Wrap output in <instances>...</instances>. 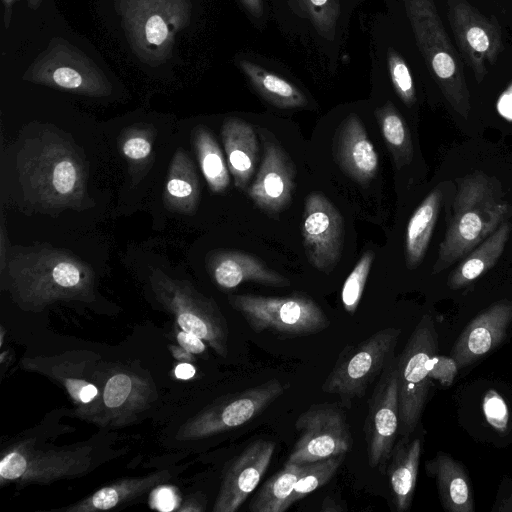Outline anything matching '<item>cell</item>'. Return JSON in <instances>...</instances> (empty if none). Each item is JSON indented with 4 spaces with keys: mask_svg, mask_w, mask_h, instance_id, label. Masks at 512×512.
I'll return each instance as SVG.
<instances>
[{
    "mask_svg": "<svg viewBox=\"0 0 512 512\" xmlns=\"http://www.w3.org/2000/svg\"><path fill=\"white\" fill-rule=\"evenodd\" d=\"M460 370L456 360L450 356L434 355L430 362V377L443 386H450Z\"/></svg>",
    "mask_w": 512,
    "mask_h": 512,
    "instance_id": "cell-38",
    "label": "cell"
},
{
    "mask_svg": "<svg viewBox=\"0 0 512 512\" xmlns=\"http://www.w3.org/2000/svg\"><path fill=\"white\" fill-rule=\"evenodd\" d=\"M26 78L32 82L76 94L102 97L111 84L99 67L85 54L58 41L33 64Z\"/></svg>",
    "mask_w": 512,
    "mask_h": 512,
    "instance_id": "cell-13",
    "label": "cell"
},
{
    "mask_svg": "<svg viewBox=\"0 0 512 512\" xmlns=\"http://www.w3.org/2000/svg\"><path fill=\"white\" fill-rule=\"evenodd\" d=\"M166 475L167 473L162 472L145 478L127 479L116 482L110 486L101 488L91 496L65 510L86 512L111 509L124 501L137 497L149 487L161 481Z\"/></svg>",
    "mask_w": 512,
    "mask_h": 512,
    "instance_id": "cell-30",
    "label": "cell"
},
{
    "mask_svg": "<svg viewBox=\"0 0 512 512\" xmlns=\"http://www.w3.org/2000/svg\"><path fill=\"white\" fill-rule=\"evenodd\" d=\"M200 198L199 178L188 153L178 149L170 163L163 200L168 209L180 214L195 212Z\"/></svg>",
    "mask_w": 512,
    "mask_h": 512,
    "instance_id": "cell-26",
    "label": "cell"
},
{
    "mask_svg": "<svg viewBox=\"0 0 512 512\" xmlns=\"http://www.w3.org/2000/svg\"><path fill=\"white\" fill-rule=\"evenodd\" d=\"M374 257V251H366L343 284L341 300L345 311L349 314H354L357 310Z\"/></svg>",
    "mask_w": 512,
    "mask_h": 512,
    "instance_id": "cell-34",
    "label": "cell"
},
{
    "mask_svg": "<svg viewBox=\"0 0 512 512\" xmlns=\"http://www.w3.org/2000/svg\"><path fill=\"white\" fill-rule=\"evenodd\" d=\"M98 395V389L91 383H86L80 389L77 395V401L87 404L91 402Z\"/></svg>",
    "mask_w": 512,
    "mask_h": 512,
    "instance_id": "cell-44",
    "label": "cell"
},
{
    "mask_svg": "<svg viewBox=\"0 0 512 512\" xmlns=\"http://www.w3.org/2000/svg\"><path fill=\"white\" fill-rule=\"evenodd\" d=\"M152 151L150 138L142 131L131 133L122 144V152L131 161H141Z\"/></svg>",
    "mask_w": 512,
    "mask_h": 512,
    "instance_id": "cell-39",
    "label": "cell"
},
{
    "mask_svg": "<svg viewBox=\"0 0 512 512\" xmlns=\"http://www.w3.org/2000/svg\"><path fill=\"white\" fill-rule=\"evenodd\" d=\"M375 116L397 167L408 164L413 157V144L409 129L393 102L388 100L377 107Z\"/></svg>",
    "mask_w": 512,
    "mask_h": 512,
    "instance_id": "cell-32",
    "label": "cell"
},
{
    "mask_svg": "<svg viewBox=\"0 0 512 512\" xmlns=\"http://www.w3.org/2000/svg\"><path fill=\"white\" fill-rule=\"evenodd\" d=\"M365 1L366 0H346L347 4L353 12Z\"/></svg>",
    "mask_w": 512,
    "mask_h": 512,
    "instance_id": "cell-48",
    "label": "cell"
},
{
    "mask_svg": "<svg viewBox=\"0 0 512 512\" xmlns=\"http://www.w3.org/2000/svg\"><path fill=\"white\" fill-rule=\"evenodd\" d=\"M228 300L257 333L269 331L284 337H302L320 333L330 325L322 308L302 294L282 297L241 294L231 295Z\"/></svg>",
    "mask_w": 512,
    "mask_h": 512,
    "instance_id": "cell-9",
    "label": "cell"
},
{
    "mask_svg": "<svg viewBox=\"0 0 512 512\" xmlns=\"http://www.w3.org/2000/svg\"><path fill=\"white\" fill-rule=\"evenodd\" d=\"M335 152L341 168L355 181L363 184L377 174L378 154L356 114H350L342 122L336 137Z\"/></svg>",
    "mask_w": 512,
    "mask_h": 512,
    "instance_id": "cell-22",
    "label": "cell"
},
{
    "mask_svg": "<svg viewBox=\"0 0 512 512\" xmlns=\"http://www.w3.org/2000/svg\"><path fill=\"white\" fill-rule=\"evenodd\" d=\"M508 213L496 180L482 172L462 178L432 273H440L465 257L504 222Z\"/></svg>",
    "mask_w": 512,
    "mask_h": 512,
    "instance_id": "cell-4",
    "label": "cell"
},
{
    "mask_svg": "<svg viewBox=\"0 0 512 512\" xmlns=\"http://www.w3.org/2000/svg\"><path fill=\"white\" fill-rule=\"evenodd\" d=\"M207 268L215 283L232 289L251 281L272 287H288L290 280L267 267L257 257L240 251H217L207 258Z\"/></svg>",
    "mask_w": 512,
    "mask_h": 512,
    "instance_id": "cell-21",
    "label": "cell"
},
{
    "mask_svg": "<svg viewBox=\"0 0 512 512\" xmlns=\"http://www.w3.org/2000/svg\"><path fill=\"white\" fill-rule=\"evenodd\" d=\"M221 136L234 184L241 190H247L258 157L255 131L248 122L230 117L222 125Z\"/></svg>",
    "mask_w": 512,
    "mask_h": 512,
    "instance_id": "cell-24",
    "label": "cell"
},
{
    "mask_svg": "<svg viewBox=\"0 0 512 512\" xmlns=\"http://www.w3.org/2000/svg\"><path fill=\"white\" fill-rule=\"evenodd\" d=\"M193 144L202 174L214 193H221L230 183L229 168L211 132L202 126L193 131Z\"/></svg>",
    "mask_w": 512,
    "mask_h": 512,
    "instance_id": "cell-31",
    "label": "cell"
},
{
    "mask_svg": "<svg viewBox=\"0 0 512 512\" xmlns=\"http://www.w3.org/2000/svg\"><path fill=\"white\" fill-rule=\"evenodd\" d=\"M14 1L15 0H2V2L4 4V8H5L4 20H5L6 27H8V25H9L11 8H12V4ZM27 1L29 3V6L34 9H36L39 6V4L41 3V0H27Z\"/></svg>",
    "mask_w": 512,
    "mask_h": 512,
    "instance_id": "cell-46",
    "label": "cell"
},
{
    "mask_svg": "<svg viewBox=\"0 0 512 512\" xmlns=\"http://www.w3.org/2000/svg\"><path fill=\"white\" fill-rule=\"evenodd\" d=\"M299 434L286 462L306 464L346 454L352 448V434L345 413L336 404L317 403L298 415Z\"/></svg>",
    "mask_w": 512,
    "mask_h": 512,
    "instance_id": "cell-11",
    "label": "cell"
},
{
    "mask_svg": "<svg viewBox=\"0 0 512 512\" xmlns=\"http://www.w3.org/2000/svg\"><path fill=\"white\" fill-rule=\"evenodd\" d=\"M270 7L271 20L310 68L338 71L354 13L346 0H270Z\"/></svg>",
    "mask_w": 512,
    "mask_h": 512,
    "instance_id": "cell-3",
    "label": "cell"
},
{
    "mask_svg": "<svg viewBox=\"0 0 512 512\" xmlns=\"http://www.w3.org/2000/svg\"><path fill=\"white\" fill-rule=\"evenodd\" d=\"M364 422L368 464L384 474L399 434L397 362L384 369L367 403Z\"/></svg>",
    "mask_w": 512,
    "mask_h": 512,
    "instance_id": "cell-14",
    "label": "cell"
},
{
    "mask_svg": "<svg viewBox=\"0 0 512 512\" xmlns=\"http://www.w3.org/2000/svg\"><path fill=\"white\" fill-rule=\"evenodd\" d=\"M16 163L25 196L40 210L50 213L92 205L85 159L59 134L44 131L25 141Z\"/></svg>",
    "mask_w": 512,
    "mask_h": 512,
    "instance_id": "cell-1",
    "label": "cell"
},
{
    "mask_svg": "<svg viewBox=\"0 0 512 512\" xmlns=\"http://www.w3.org/2000/svg\"><path fill=\"white\" fill-rule=\"evenodd\" d=\"M437 352L434 321L430 314H425L396 358L401 437H411L420 422L431 387L430 362Z\"/></svg>",
    "mask_w": 512,
    "mask_h": 512,
    "instance_id": "cell-7",
    "label": "cell"
},
{
    "mask_svg": "<svg viewBox=\"0 0 512 512\" xmlns=\"http://www.w3.org/2000/svg\"><path fill=\"white\" fill-rule=\"evenodd\" d=\"M421 453L420 438L401 437L393 447L386 473L398 512L408 511L412 504Z\"/></svg>",
    "mask_w": 512,
    "mask_h": 512,
    "instance_id": "cell-25",
    "label": "cell"
},
{
    "mask_svg": "<svg viewBox=\"0 0 512 512\" xmlns=\"http://www.w3.org/2000/svg\"><path fill=\"white\" fill-rule=\"evenodd\" d=\"M427 474L437 484L442 506L449 512H473L474 499L470 479L463 465L450 454L438 451L426 462Z\"/></svg>",
    "mask_w": 512,
    "mask_h": 512,
    "instance_id": "cell-23",
    "label": "cell"
},
{
    "mask_svg": "<svg viewBox=\"0 0 512 512\" xmlns=\"http://www.w3.org/2000/svg\"><path fill=\"white\" fill-rule=\"evenodd\" d=\"M136 377L126 373H118L111 376L104 387L103 402L107 409L120 412L128 409L131 400L136 397Z\"/></svg>",
    "mask_w": 512,
    "mask_h": 512,
    "instance_id": "cell-35",
    "label": "cell"
},
{
    "mask_svg": "<svg viewBox=\"0 0 512 512\" xmlns=\"http://www.w3.org/2000/svg\"><path fill=\"white\" fill-rule=\"evenodd\" d=\"M150 284L157 300L174 316L179 327L206 341L220 356L228 354V325L216 303L189 282L153 269Z\"/></svg>",
    "mask_w": 512,
    "mask_h": 512,
    "instance_id": "cell-10",
    "label": "cell"
},
{
    "mask_svg": "<svg viewBox=\"0 0 512 512\" xmlns=\"http://www.w3.org/2000/svg\"><path fill=\"white\" fill-rule=\"evenodd\" d=\"M445 1L459 52L481 83L504 49L501 27L495 17L482 14L467 0Z\"/></svg>",
    "mask_w": 512,
    "mask_h": 512,
    "instance_id": "cell-12",
    "label": "cell"
},
{
    "mask_svg": "<svg viewBox=\"0 0 512 512\" xmlns=\"http://www.w3.org/2000/svg\"><path fill=\"white\" fill-rule=\"evenodd\" d=\"M512 323V301L499 300L474 317L455 342L451 356L460 369L481 359L507 336Z\"/></svg>",
    "mask_w": 512,
    "mask_h": 512,
    "instance_id": "cell-20",
    "label": "cell"
},
{
    "mask_svg": "<svg viewBox=\"0 0 512 512\" xmlns=\"http://www.w3.org/2000/svg\"><path fill=\"white\" fill-rule=\"evenodd\" d=\"M235 65L252 89L279 109H304L309 98L285 66L264 55L245 51L235 56Z\"/></svg>",
    "mask_w": 512,
    "mask_h": 512,
    "instance_id": "cell-17",
    "label": "cell"
},
{
    "mask_svg": "<svg viewBox=\"0 0 512 512\" xmlns=\"http://www.w3.org/2000/svg\"><path fill=\"white\" fill-rule=\"evenodd\" d=\"M177 497L170 487L156 489L151 496V507L160 511H172L176 508Z\"/></svg>",
    "mask_w": 512,
    "mask_h": 512,
    "instance_id": "cell-40",
    "label": "cell"
},
{
    "mask_svg": "<svg viewBox=\"0 0 512 512\" xmlns=\"http://www.w3.org/2000/svg\"><path fill=\"white\" fill-rule=\"evenodd\" d=\"M174 372L178 379L187 380L195 375V367L189 363H180L175 367Z\"/></svg>",
    "mask_w": 512,
    "mask_h": 512,
    "instance_id": "cell-45",
    "label": "cell"
},
{
    "mask_svg": "<svg viewBox=\"0 0 512 512\" xmlns=\"http://www.w3.org/2000/svg\"><path fill=\"white\" fill-rule=\"evenodd\" d=\"M497 511H512V497L503 499L500 506L496 508Z\"/></svg>",
    "mask_w": 512,
    "mask_h": 512,
    "instance_id": "cell-47",
    "label": "cell"
},
{
    "mask_svg": "<svg viewBox=\"0 0 512 512\" xmlns=\"http://www.w3.org/2000/svg\"><path fill=\"white\" fill-rule=\"evenodd\" d=\"M482 410L486 421L499 434L504 435L509 429L510 412L504 398L494 390H489L483 397Z\"/></svg>",
    "mask_w": 512,
    "mask_h": 512,
    "instance_id": "cell-36",
    "label": "cell"
},
{
    "mask_svg": "<svg viewBox=\"0 0 512 512\" xmlns=\"http://www.w3.org/2000/svg\"><path fill=\"white\" fill-rule=\"evenodd\" d=\"M250 23L260 32L271 20L270 0H236Z\"/></svg>",
    "mask_w": 512,
    "mask_h": 512,
    "instance_id": "cell-37",
    "label": "cell"
},
{
    "mask_svg": "<svg viewBox=\"0 0 512 512\" xmlns=\"http://www.w3.org/2000/svg\"><path fill=\"white\" fill-rule=\"evenodd\" d=\"M276 445L260 438L251 442L229 465L217 495L214 512H235L257 488Z\"/></svg>",
    "mask_w": 512,
    "mask_h": 512,
    "instance_id": "cell-18",
    "label": "cell"
},
{
    "mask_svg": "<svg viewBox=\"0 0 512 512\" xmlns=\"http://www.w3.org/2000/svg\"><path fill=\"white\" fill-rule=\"evenodd\" d=\"M345 454L303 464L302 471L289 498L288 507L328 483L341 466Z\"/></svg>",
    "mask_w": 512,
    "mask_h": 512,
    "instance_id": "cell-33",
    "label": "cell"
},
{
    "mask_svg": "<svg viewBox=\"0 0 512 512\" xmlns=\"http://www.w3.org/2000/svg\"><path fill=\"white\" fill-rule=\"evenodd\" d=\"M498 112L502 117L507 119L508 121H512V93L511 91H507L505 95H503L497 105Z\"/></svg>",
    "mask_w": 512,
    "mask_h": 512,
    "instance_id": "cell-43",
    "label": "cell"
},
{
    "mask_svg": "<svg viewBox=\"0 0 512 512\" xmlns=\"http://www.w3.org/2000/svg\"><path fill=\"white\" fill-rule=\"evenodd\" d=\"M7 285L25 308H42L58 300H89L95 274L70 251L41 246L14 251L7 262Z\"/></svg>",
    "mask_w": 512,
    "mask_h": 512,
    "instance_id": "cell-2",
    "label": "cell"
},
{
    "mask_svg": "<svg viewBox=\"0 0 512 512\" xmlns=\"http://www.w3.org/2000/svg\"><path fill=\"white\" fill-rule=\"evenodd\" d=\"M401 329L386 327L356 345H346L322 384L326 394L339 397L345 408L362 398L372 382L394 359Z\"/></svg>",
    "mask_w": 512,
    "mask_h": 512,
    "instance_id": "cell-6",
    "label": "cell"
},
{
    "mask_svg": "<svg viewBox=\"0 0 512 512\" xmlns=\"http://www.w3.org/2000/svg\"><path fill=\"white\" fill-rule=\"evenodd\" d=\"M442 198V191L439 188L430 192L408 222L405 234V258L409 269H415L426 254Z\"/></svg>",
    "mask_w": 512,
    "mask_h": 512,
    "instance_id": "cell-28",
    "label": "cell"
},
{
    "mask_svg": "<svg viewBox=\"0 0 512 512\" xmlns=\"http://www.w3.org/2000/svg\"><path fill=\"white\" fill-rule=\"evenodd\" d=\"M176 337L181 348L191 354H201L206 350V345L203 342V339L191 332L181 329V331L177 333Z\"/></svg>",
    "mask_w": 512,
    "mask_h": 512,
    "instance_id": "cell-41",
    "label": "cell"
},
{
    "mask_svg": "<svg viewBox=\"0 0 512 512\" xmlns=\"http://www.w3.org/2000/svg\"><path fill=\"white\" fill-rule=\"evenodd\" d=\"M303 464L289 463L274 473L249 503L251 512H284L302 471Z\"/></svg>",
    "mask_w": 512,
    "mask_h": 512,
    "instance_id": "cell-29",
    "label": "cell"
},
{
    "mask_svg": "<svg viewBox=\"0 0 512 512\" xmlns=\"http://www.w3.org/2000/svg\"><path fill=\"white\" fill-rule=\"evenodd\" d=\"M261 135L263 159L247 193L259 208L268 213H279L291 201L295 168L288 154L267 132H261Z\"/></svg>",
    "mask_w": 512,
    "mask_h": 512,
    "instance_id": "cell-19",
    "label": "cell"
},
{
    "mask_svg": "<svg viewBox=\"0 0 512 512\" xmlns=\"http://www.w3.org/2000/svg\"><path fill=\"white\" fill-rule=\"evenodd\" d=\"M302 236L309 262L317 270L330 273L342 254L344 225L334 204L319 192L306 197Z\"/></svg>",
    "mask_w": 512,
    "mask_h": 512,
    "instance_id": "cell-16",
    "label": "cell"
},
{
    "mask_svg": "<svg viewBox=\"0 0 512 512\" xmlns=\"http://www.w3.org/2000/svg\"><path fill=\"white\" fill-rule=\"evenodd\" d=\"M287 384L276 378L230 395L198 415L184 432L205 437L246 424L281 397Z\"/></svg>",
    "mask_w": 512,
    "mask_h": 512,
    "instance_id": "cell-15",
    "label": "cell"
},
{
    "mask_svg": "<svg viewBox=\"0 0 512 512\" xmlns=\"http://www.w3.org/2000/svg\"><path fill=\"white\" fill-rule=\"evenodd\" d=\"M398 8L417 50L444 98L461 117L467 118L470 93L462 62L452 45L434 0H385Z\"/></svg>",
    "mask_w": 512,
    "mask_h": 512,
    "instance_id": "cell-5",
    "label": "cell"
},
{
    "mask_svg": "<svg viewBox=\"0 0 512 512\" xmlns=\"http://www.w3.org/2000/svg\"><path fill=\"white\" fill-rule=\"evenodd\" d=\"M510 234V224L503 222L492 234L469 252L451 272L448 286L457 290L468 286L489 271L502 255Z\"/></svg>",
    "mask_w": 512,
    "mask_h": 512,
    "instance_id": "cell-27",
    "label": "cell"
},
{
    "mask_svg": "<svg viewBox=\"0 0 512 512\" xmlns=\"http://www.w3.org/2000/svg\"><path fill=\"white\" fill-rule=\"evenodd\" d=\"M320 512H345L347 505L345 502L335 499L332 496H326L319 508Z\"/></svg>",
    "mask_w": 512,
    "mask_h": 512,
    "instance_id": "cell-42",
    "label": "cell"
},
{
    "mask_svg": "<svg viewBox=\"0 0 512 512\" xmlns=\"http://www.w3.org/2000/svg\"><path fill=\"white\" fill-rule=\"evenodd\" d=\"M123 23L135 52L158 63L173 48L177 32L189 24V0H122Z\"/></svg>",
    "mask_w": 512,
    "mask_h": 512,
    "instance_id": "cell-8",
    "label": "cell"
}]
</instances>
